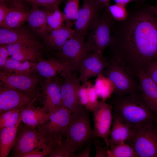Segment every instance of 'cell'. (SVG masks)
Returning a JSON list of instances; mask_svg holds the SVG:
<instances>
[{
	"mask_svg": "<svg viewBox=\"0 0 157 157\" xmlns=\"http://www.w3.org/2000/svg\"><path fill=\"white\" fill-rule=\"evenodd\" d=\"M145 0L135 3L126 18L114 21L110 58L119 62L138 78L151 61L157 59V18Z\"/></svg>",
	"mask_w": 157,
	"mask_h": 157,
	"instance_id": "1",
	"label": "cell"
},
{
	"mask_svg": "<svg viewBox=\"0 0 157 157\" xmlns=\"http://www.w3.org/2000/svg\"><path fill=\"white\" fill-rule=\"evenodd\" d=\"M111 105L113 116L119 118L133 129L155 122L157 117L143 100L140 92L115 96Z\"/></svg>",
	"mask_w": 157,
	"mask_h": 157,
	"instance_id": "2",
	"label": "cell"
},
{
	"mask_svg": "<svg viewBox=\"0 0 157 157\" xmlns=\"http://www.w3.org/2000/svg\"><path fill=\"white\" fill-rule=\"evenodd\" d=\"M87 110L83 106L72 113L67 132L61 142L71 157H74L77 151L95 138Z\"/></svg>",
	"mask_w": 157,
	"mask_h": 157,
	"instance_id": "3",
	"label": "cell"
},
{
	"mask_svg": "<svg viewBox=\"0 0 157 157\" xmlns=\"http://www.w3.org/2000/svg\"><path fill=\"white\" fill-rule=\"evenodd\" d=\"M108 65L102 74L109 79L114 86L116 96H122L141 92L139 82L118 61L109 59Z\"/></svg>",
	"mask_w": 157,
	"mask_h": 157,
	"instance_id": "4",
	"label": "cell"
},
{
	"mask_svg": "<svg viewBox=\"0 0 157 157\" xmlns=\"http://www.w3.org/2000/svg\"><path fill=\"white\" fill-rule=\"evenodd\" d=\"M114 19L106 8L91 27L85 37L94 52L103 54L112 40V29Z\"/></svg>",
	"mask_w": 157,
	"mask_h": 157,
	"instance_id": "5",
	"label": "cell"
},
{
	"mask_svg": "<svg viewBox=\"0 0 157 157\" xmlns=\"http://www.w3.org/2000/svg\"><path fill=\"white\" fill-rule=\"evenodd\" d=\"M128 141L138 157H157V125L155 122L134 129Z\"/></svg>",
	"mask_w": 157,
	"mask_h": 157,
	"instance_id": "6",
	"label": "cell"
},
{
	"mask_svg": "<svg viewBox=\"0 0 157 157\" xmlns=\"http://www.w3.org/2000/svg\"><path fill=\"white\" fill-rule=\"evenodd\" d=\"M51 140L36 128L21 121L11 150L10 157H22L43 143Z\"/></svg>",
	"mask_w": 157,
	"mask_h": 157,
	"instance_id": "7",
	"label": "cell"
},
{
	"mask_svg": "<svg viewBox=\"0 0 157 157\" xmlns=\"http://www.w3.org/2000/svg\"><path fill=\"white\" fill-rule=\"evenodd\" d=\"M92 52L85 37L74 36L66 42L60 51L52 53L53 57L68 64L76 73L83 59Z\"/></svg>",
	"mask_w": 157,
	"mask_h": 157,
	"instance_id": "8",
	"label": "cell"
},
{
	"mask_svg": "<svg viewBox=\"0 0 157 157\" xmlns=\"http://www.w3.org/2000/svg\"><path fill=\"white\" fill-rule=\"evenodd\" d=\"M72 114L70 110L61 106L49 113L45 122L36 128L50 140L61 142L66 134Z\"/></svg>",
	"mask_w": 157,
	"mask_h": 157,
	"instance_id": "9",
	"label": "cell"
},
{
	"mask_svg": "<svg viewBox=\"0 0 157 157\" xmlns=\"http://www.w3.org/2000/svg\"><path fill=\"white\" fill-rule=\"evenodd\" d=\"M112 105L105 101H99L93 113L94 135L96 138H102L109 148L108 138L113 119Z\"/></svg>",
	"mask_w": 157,
	"mask_h": 157,
	"instance_id": "10",
	"label": "cell"
},
{
	"mask_svg": "<svg viewBox=\"0 0 157 157\" xmlns=\"http://www.w3.org/2000/svg\"><path fill=\"white\" fill-rule=\"evenodd\" d=\"M0 83L28 94L35 98L39 97L36 91L40 79L34 73L30 74H9L0 69Z\"/></svg>",
	"mask_w": 157,
	"mask_h": 157,
	"instance_id": "11",
	"label": "cell"
},
{
	"mask_svg": "<svg viewBox=\"0 0 157 157\" xmlns=\"http://www.w3.org/2000/svg\"><path fill=\"white\" fill-rule=\"evenodd\" d=\"M63 78L60 90L61 106L74 113L83 106L80 104L78 98L80 82L75 72H69Z\"/></svg>",
	"mask_w": 157,
	"mask_h": 157,
	"instance_id": "12",
	"label": "cell"
},
{
	"mask_svg": "<svg viewBox=\"0 0 157 157\" xmlns=\"http://www.w3.org/2000/svg\"><path fill=\"white\" fill-rule=\"evenodd\" d=\"M37 98L0 83V114L15 108L28 107Z\"/></svg>",
	"mask_w": 157,
	"mask_h": 157,
	"instance_id": "13",
	"label": "cell"
},
{
	"mask_svg": "<svg viewBox=\"0 0 157 157\" xmlns=\"http://www.w3.org/2000/svg\"><path fill=\"white\" fill-rule=\"evenodd\" d=\"M33 33L27 28L22 26L14 29L1 27L0 28V44L20 43L42 50L43 49L42 43Z\"/></svg>",
	"mask_w": 157,
	"mask_h": 157,
	"instance_id": "14",
	"label": "cell"
},
{
	"mask_svg": "<svg viewBox=\"0 0 157 157\" xmlns=\"http://www.w3.org/2000/svg\"><path fill=\"white\" fill-rule=\"evenodd\" d=\"M103 12L89 0H83L74 23V36L85 37Z\"/></svg>",
	"mask_w": 157,
	"mask_h": 157,
	"instance_id": "15",
	"label": "cell"
},
{
	"mask_svg": "<svg viewBox=\"0 0 157 157\" xmlns=\"http://www.w3.org/2000/svg\"><path fill=\"white\" fill-rule=\"evenodd\" d=\"M108 60L103 54L92 52L86 56L78 69L80 81L83 83L91 78L102 74L108 65Z\"/></svg>",
	"mask_w": 157,
	"mask_h": 157,
	"instance_id": "16",
	"label": "cell"
},
{
	"mask_svg": "<svg viewBox=\"0 0 157 157\" xmlns=\"http://www.w3.org/2000/svg\"><path fill=\"white\" fill-rule=\"evenodd\" d=\"M63 80L56 76L48 80L43 87L41 96V103L49 113L53 112L61 107L60 93Z\"/></svg>",
	"mask_w": 157,
	"mask_h": 157,
	"instance_id": "17",
	"label": "cell"
},
{
	"mask_svg": "<svg viewBox=\"0 0 157 157\" xmlns=\"http://www.w3.org/2000/svg\"><path fill=\"white\" fill-rule=\"evenodd\" d=\"M35 72L48 80L58 75L64 77L69 72L74 71L68 64L53 56L46 59L42 58L36 62Z\"/></svg>",
	"mask_w": 157,
	"mask_h": 157,
	"instance_id": "18",
	"label": "cell"
},
{
	"mask_svg": "<svg viewBox=\"0 0 157 157\" xmlns=\"http://www.w3.org/2000/svg\"><path fill=\"white\" fill-rule=\"evenodd\" d=\"M27 2L21 0H12L7 5L10 9L7 14L3 28L14 29L22 26L27 22L30 10Z\"/></svg>",
	"mask_w": 157,
	"mask_h": 157,
	"instance_id": "19",
	"label": "cell"
},
{
	"mask_svg": "<svg viewBox=\"0 0 157 157\" xmlns=\"http://www.w3.org/2000/svg\"><path fill=\"white\" fill-rule=\"evenodd\" d=\"M67 24L60 28L51 31L43 38L47 49L52 53L60 50L66 42L74 36L73 29Z\"/></svg>",
	"mask_w": 157,
	"mask_h": 157,
	"instance_id": "20",
	"label": "cell"
},
{
	"mask_svg": "<svg viewBox=\"0 0 157 157\" xmlns=\"http://www.w3.org/2000/svg\"><path fill=\"white\" fill-rule=\"evenodd\" d=\"M138 78L143 99L151 109L157 114V85L144 71L139 72Z\"/></svg>",
	"mask_w": 157,
	"mask_h": 157,
	"instance_id": "21",
	"label": "cell"
},
{
	"mask_svg": "<svg viewBox=\"0 0 157 157\" xmlns=\"http://www.w3.org/2000/svg\"><path fill=\"white\" fill-rule=\"evenodd\" d=\"M6 47L9 56L16 60L37 62L42 58L41 50L28 45L15 43L6 45Z\"/></svg>",
	"mask_w": 157,
	"mask_h": 157,
	"instance_id": "22",
	"label": "cell"
},
{
	"mask_svg": "<svg viewBox=\"0 0 157 157\" xmlns=\"http://www.w3.org/2000/svg\"><path fill=\"white\" fill-rule=\"evenodd\" d=\"M134 129L119 118L113 116L108 138L109 147L126 143L132 136Z\"/></svg>",
	"mask_w": 157,
	"mask_h": 157,
	"instance_id": "23",
	"label": "cell"
},
{
	"mask_svg": "<svg viewBox=\"0 0 157 157\" xmlns=\"http://www.w3.org/2000/svg\"><path fill=\"white\" fill-rule=\"evenodd\" d=\"M33 7L30 10L27 22L34 34L44 38L49 33L47 22V8Z\"/></svg>",
	"mask_w": 157,
	"mask_h": 157,
	"instance_id": "24",
	"label": "cell"
},
{
	"mask_svg": "<svg viewBox=\"0 0 157 157\" xmlns=\"http://www.w3.org/2000/svg\"><path fill=\"white\" fill-rule=\"evenodd\" d=\"M49 113L44 107H35L31 105L22 107L20 112L21 122L33 127L44 123L48 118Z\"/></svg>",
	"mask_w": 157,
	"mask_h": 157,
	"instance_id": "25",
	"label": "cell"
},
{
	"mask_svg": "<svg viewBox=\"0 0 157 157\" xmlns=\"http://www.w3.org/2000/svg\"><path fill=\"white\" fill-rule=\"evenodd\" d=\"M21 117L15 125L0 129V157H7L11 151L15 140Z\"/></svg>",
	"mask_w": 157,
	"mask_h": 157,
	"instance_id": "26",
	"label": "cell"
},
{
	"mask_svg": "<svg viewBox=\"0 0 157 157\" xmlns=\"http://www.w3.org/2000/svg\"><path fill=\"white\" fill-rule=\"evenodd\" d=\"M36 62L31 61L22 62L9 57L1 70L9 74H30L35 72Z\"/></svg>",
	"mask_w": 157,
	"mask_h": 157,
	"instance_id": "27",
	"label": "cell"
},
{
	"mask_svg": "<svg viewBox=\"0 0 157 157\" xmlns=\"http://www.w3.org/2000/svg\"><path fill=\"white\" fill-rule=\"evenodd\" d=\"M94 86L98 97L103 101L109 98L114 90L113 83L102 74L97 76Z\"/></svg>",
	"mask_w": 157,
	"mask_h": 157,
	"instance_id": "28",
	"label": "cell"
},
{
	"mask_svg": "<svg viewBox=\"0 0 157 157\" xmlns=\"http://www.w3.org/2000/svg\"><path fill=\"white\" fill-rule=\"evenodd\" d=\"M58 6L52 8H47V22L49 32L58 29L65 25V20L64 15L60 10Z\"/></svg>",
	"mask_w": 157,
	"mask_h": 157,
	"instance_id": "29",
	"label": "cell"
},
{
	"mask_svg": "<svg viewBox=\"0 0 157 157\" xmlns=\"http://www.w3.org/2000/svg\"><path fill=\"white\" fill-rule=\"evenodd\" d=\"M107 154L108 157H138L133 147L126 143L109 147Z\"/></svg>",
	"mask_w": 157,
	"mask_h": 157,
	"instance_id": "30",
	"label": "cell"
},
{
	"mask_svg": "<svg viewBox=\"0 0 157 157\" xmlns=\"http://www.w3.org/2000/svg\"><path fill=\"white\" fill-rule=\"evenodd\" d=\"M23 107L15 108L0 114V129L16 125L20 118V112Z\"/></svg>",
	"mask_w": 157,
	"mask_h": 157,
	"instance_id": "31",
	"label": "cell"
},
{
	"mask_svg": "<svg viewBox=\"0 0 157 157\" xmlns=\"http://www.w3.org/2000/svg\"><path fill=\"white\" fill-rule=\"evenodd\" d=\"M61 142L51 140L43 143L22 157H49L52 152Z\"/></svg>",
	"mask_w": 157,
	"mask_h": 157,
	"instance_id": "32",
	"label": "cell"
},
{
	"mask_svg": "<svg viewBox=\"0 0 157 157\" xmlns=\"http://www.w3.org/2000/svg\"><path fill=\"white\" fill-rule=\"evenodd\" d=\"M79 2V0H67L66 2L63 13L67 24H70L69 21L77 19L80 9Z\"/></svg>",
	"mask_w": 157,
	"mask_h": 157,
	"instance_id": "33",
	"label": "cell"
},
{
	"mask_svg": "<svg viewBox=\"0 0 157 157\" xmlns=\"http://www.w3.org/2000/svg\"><path fill=\"white\" fill-rule=\"evenodd\" d=\"M106 8L115 20L123 21L128 16V12L126 6L122 5L116 3L111 5L109 4Z\"/></svg>",
	"mask_w": 157,
	"mask_h": 157,
	"instance_id": "34",
	"label": "cell"
},
{
	"mask_svg": "<svg viewBox=\"0 0 157 157\" xmlns=\"http://www.w3.org/2000/svg\"><path fill=\"white\" fill-rule=\"evenodd\" d=\"M88 81L81 85L78 92V98L79 102L81 105L88 110L89 100L88 94Z\"/></svg>",
	"mask_w": 157,
	"mask_h": 157,
	"instance_id": "35",
	"label": "cell"
},
{
	"mask_svg": "<svg viewBox=\"0 0 157 157\" xmlns=\"http://www.w3.org/2000/svg\"><path fill=\"white\" fill-rule=\"evenodd\" d=\"M31 4L33 7L42 6L47 8H52L60 4L64 0H21Z\"/></svg>",
	"mask_w": 157,
	"mask_h": 157,
	"instance_id": "36",
	"label": "cell"
},
{
	"mask_svg": "<svg viewBox=\"0 0 157 157\" xmlns=\"http://www.w3.org/2000/svg\"><path fill=\"white\" fill-rule=\"evenodd\" d=\"M88 94L89 100L88 110L93 111L98 105L99 101L98 96L96 92L94 85L88 81Z\"/></svg>",
	"mask_w": 157,
	"mask_h": 157,
	"instance_id": "37",
	"label": "cell"
},
{
	"mask_svg": "<svg viewBox=\"0 0 157 157\" xmlns=\"http://www.w3.org/2000/svg\"><path fill=\"white\" fill-rule=\"evenodd\" d=\"M144 71L157 85V59L150 63Z\"/></svg>",
	"mask_w": 157,
	"mask_h": 157,
	"instance_id": "38",
	"label": "cell"
},
{
	"mask_svg": "<svg viewBox=\"0 0 157 157\" xmlns=\"http://www.w3.org/2000/svg\"><path fill=\"white\" fill-rule=\"evenodd\" d=\"M95 150V157H108L107 151L109 149L104 146L102 142L95 138L94 141Z\"/></svg>",
	"mask_w": 157,
	"mask_h": 157,
	"instance_id": "39",
	"label": "cell"
},
{
	"mask_svg": "<svg viewBox=\"0 0 157 157\" xmlns=\"http://www.w3.org/2000/svg\"><path fill=\"white\" fill-rule=\"evenodd\" d=\"M49 157H71V156L61 142L52 152Z\"/></svg>",
	"mask_w": 157,
	"mask_h": 157,
	"instance_id": "40",
	"label": "cell"
},
{
	"mask_svg": "<svg viewBox=\"0 0 157 157\" xmlns=\"http://www.w3.org/2000/svg\"><path fill=\"white\" fill-rule=\"evenodd\" d=\"M9 56L6 45L1 44L0 46V68L1 69L4 65Z\"/></svg>",
	"mask_w": 157,
	"mask_h": 157,
	"instance_id": "41",
	"label": "cell"
},
{
	"mask_svg": "<svg viewBox=\"0 0 157 157\" xmlns=\"http://www.w3.org/2000/svg\"><path fill=\"white\" fill-rule=\"evenodd\" d=\"M7 5L0 3V26L3 27L6 17L10 10Z\"/></svg>",
	"mask_w": 157,
	"mask_h": 157,
	"instance_id": "42",
	"label": "cell"
},
{
	"mask_svg": "<svg viewBox=\"0 0 157 157\" xmlns=\"http://www.w3.org/2000/svg\"><path fill=\"white\" fill-rule=\"evenodd\" d=\"M94 140L90 141L85 146V148L82 151L75 154L74 157H89L92 144Z\"/></svg>",
	"mask_w": 157,
	"mask_h": 157,
	"instance_id": "43",
	"label": "cell"
},
{
	"mask_svg": "<svg viewBox=\"0 0 157 157\" xmlns=\"http://www.w3.org/2000/svg\"><path fill=\"white\" fill-rule=\"evenodd\" d=\"M95 6L103 12L109 5L111 0H89Z\"/></svg>",
	"mask_w": 157,
	"mask_h": 157,
	"instance_id": "44",
	"label": "cell"
},
{
	"mask_svg": "<svg viewBox=\"0 0 157 157\" xmlns=\"http://www.w3.org/2000/svg\"><path fill=\"white\" fill-rule=\"evenodd\" d=\"M116 3L119 4L126 6L127 4L131 2H139L143 0H113Z\"/></svg>",
	"mask_w": 157,
	"mask_h": 157,
	"instance_id": "45",
	"label": "cell"
},
{
	"mask_svg": "<svg viewBox=\"0 0 157 157\" xmlns=\"http://www.w3.org/2000/svg\"><path fill=\"white\" fill-rule=\"evenodd\" d=\"M149 8L157 18V6L149 5Z\"/></svg>",
	"mask_w": 157,
	"mask_h": 157,
	"instance_id": "46",
	"label": "cell"
},
{
	"mask_svg": "<svg viewBox=\"0 0 157 157\" xmlns=\"http://www.w3.org/2000/svg\"><path fill=\"white\" fill-rule=\"evenodd\" d=\"M12 0H0V3H3L8 5Z\"/></svg>",
	"mask_w": 157,
	"mask_h": 157,
	"instance_id": "47",
	"label": "cell"
},
{
	"mask_svg": "<svg viewBox=\"0 0 157 157\" xmlns=\"http://www.w3.org/2000/svg\"><path fill=\"white\" fill-rule=\"evenodd\" d=\"M155 122H156V124L157 125V118H156Z\"/></svg>",
	"mask_w": 157,
	"mask_h": 157,
	"instance_id": "48",
	"label": "cell"
},
{
	"mask_svg": "<svg viewBox=\"0 0 157 157\" xmlns=\"http://www.w3.org/2000/svg\"><path fill=\"white\" fill-rule=\"evenodd\" d=\"M156 2V6H157V0H155Z\"/></svg>",
	"mask_w": 157,
	"mask_h": 157,
	"instance_id": "49",
	"label": "cell"
}]
</instances>
